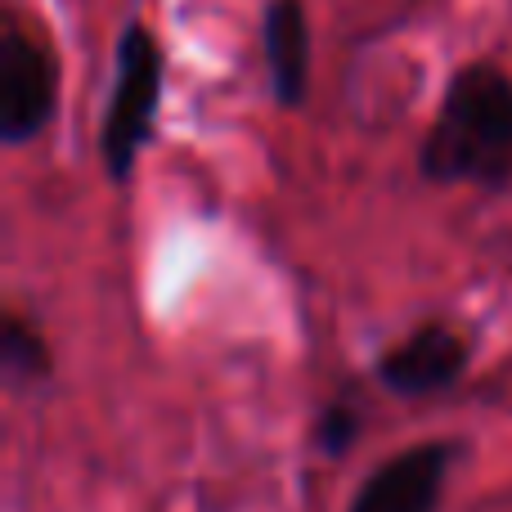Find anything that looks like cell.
<instances>
[{
  "label": "cell",
  "mask_w": 512,
  "mask_h": 512,
  "mask_svg": "<svg viewBox=\"0 0 512 512\" xmlns=\"http://www.w3.org/2000/svg\"><path fill=\"white\" fill-rule=\"evenodd\" d=\"M418 176L427 185L504 189L512 180V77L495 63H468L450 77L418 149Z\"/></svg>",
  "instance_id": "cell-1"
},
{
  "label": "cell",
  "mask_w": 512,
  "mask_h": 512,
  "mask_svg": "<svg viewBox=\"0 0 512 512\" xmlns=\"http://www.w3.org/2000/svg\"><path fill=\"white\" fill-rule=\"evenodd\" d=\"M162 86H167V54L158 32L144 18H131L113 45V77H108V104L99 122V162L113 185H126L135 176L144 149L153 144Z\"/></svg>",
  "instance_id": "cell-2"
},
{
  "label": "cell",
  "mask_w": 512,
  "mask_h": 512,
  "mask_svg": "<svg viewBox=\"0 0 512 512\" xmlns=\"http://www.w3.org/2000/svg\"><path fill=\"white\" fill-rule=\"evenodd\" d=\"M59 113V54L36 27L5 14L0 27V140L23 149Z\"/></svg>",
  "instance_id": "cell-3"
},
{
  "label": "cell",
  "mask_w": 512,
  "mask_h": 512,
  "mask_svg": "<svg viewBox=\"0 0 512 512\" xmlns=\"http://www.w3.org/2000/svg\"><path fill=\"white\" fill-rule=\"evenodd\" d=\"M454 459H459L454 441L409 445L364 477V486L351 499V512H436Z\"/></svg>",
  "instance_id": "cell-4"
},
{
  "label": "cell",
  "mask_w": 512,
  "mask_h": 512,
  "mask_svg": "<svg viewBox=\"0 0 512 512\" xmlns=\"http://www.w3.org/2000/svg\"><path fill=\"white\" fill-rule=\"evenodd\" d=\"M468 373V342L450 324H418L405 342L382 351L378 382L400 400H427L454 391Z\"/></svg>",
  "instance_id": "cell-5"
},
{
  "label": "cell",
  "mask_w": 512,
  "mask_h": 512,
  "mask_svg": "<svg viewBox=\"0 0 512 512\" xmlns=\"http://www.w3.org/2000/svg\"><path fill=\"white\" fill-rule=\"evenodd\" d=\"M261 50L270 68V95L283 113L310 95V18L301 0H270L261 18Z\"/></svg>",
  "instance_id": "cell-6"
},
{
  "label": "cell",
  "mask_w": 512,
  "mask_h": 512,
  "mask_svg": "<svg viewBox=\"0 0 512 512\" xmlns=\"http://www.w3.org/2000/svg\"><path fill=\"white\" fill-rule=\"evenodd\" d=\"M0 364L14 382L50 378V346H45L41 328L27 324L18 310H5V319H0Z\"/></svg>",
  "instance_id": "cell-7"
},
{
  "label": "cell",
  "mask_w": 512,
  "mask_h": 512,
  "mask_svg": "<svg viewBox=\"0 0 512 512\" xmlns=\"http://www.w3.org/2000/svg\"><path fill=\"white\" fill-rule=\"evenodd\" d=\"M355 436H360V409H355L351 400H333V405H324V414H319V423H315L319 454H328V459H346L351 445H355Z\"/></svg>",
  "instance_id": "cell-8"
}]
</instances>
